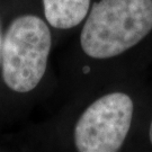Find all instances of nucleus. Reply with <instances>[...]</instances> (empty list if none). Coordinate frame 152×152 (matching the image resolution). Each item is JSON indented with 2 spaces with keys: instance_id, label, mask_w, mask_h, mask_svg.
Wrapping results in <instances>:
<instances>
[{
  "instance_id": "4",
  "label": "nucleus",
  "mask_w": 152,
  "mask_h": 152,
  "mask_svg": "<svg viewBox=\"0 0 152 152\" xmlns=\"http://www.w3.org/2000/svg\"><path fill=\"white\" fill-rule=\"evenodd\" d=\"M44 15L52 27L70 29L87 16L90 0H43Z\"/></svg>"
},
{
  "instance_id": "7",
  "label": "nucleus",
  "mask_w": 152,
  "mask_h": 152,
  "mask_svg": "<svg viewBox=\"0 0 152 152\" xmlns=\"http://www.w3.org/2000/svg\"><path fill=\"white\" fill-rule=\"evenodd\" d=\"M89 70H90V69H89V66H85V68H83V72H86V73L89 72Z\"/></svg>"
},
{
  "instance_id": "5",
  "label": "nucleus",
  "mask_w": 152,
  "mask_h": 152,
  "mask_svg": "<svg viewBox=\"0 0 152 152\" xmlns=\"http://www.w3.org/2000/svg\"><path fill=\"white\" fill-rule=\"evenodd\" d=\"M1 49H2V38H1V32H0V61H1Z\"/></svg>"
},
{
  "instance_id": "6",
  "label": "nucleus",
  "mask_w": 152,
  "mask_h": 152,
  "mask_svg": "<svg viewBox=\"0 0 152 152\" xmlns=\"http://www.w3.org/2000/svg\"><path fill=\"white\" fill-rule=\"evenodd\" d=\"M149 136H150V141H151V144H152V122H151V125H150V131H149Z\"/></svg>"
},
{
  "instance_id": "2",
  "label": "nucleus",
  "mask_w": 152,
  "mask_h": 152,
  "mask_svg": "<svg viewBox=\"0 0 152 152\" xmlns=\"http://www.w3.org/2000/svg\"><path fill=\"white\" fill-rule=\"evenodd\" d=\"M51 45L50 28L39 17L16 18L2 39L1 63L6 85L20 94L32 91L46 71Z\"/></svg>"
},
{
  "instance_id": "1",
  "label": "nucleus",
  "mask_w": 152,
  "mask_h": 152,
  "mask_svg": "<svg viewBox=\"0 0 152 152\" xmlns=\"http://www.w3.org/2000/svg\"><path fill=\"white\" fill-rule=\"evenodd\" d=\"M152 31V0H100L80 35L83 52L108 59L133 48Z\"/></svg>"
},
{
  "instance_id": "3",
  "label": "nucleus",
  "mask_w": 152,
  "mask_h": 152,
  "mask_svg": "<svg viewBox=\"0 0 152 152\" xmlns=\"http://www.w3.org/2000/svg\"><path fill=\"white\" fill-rule=\"evenodd\" d=\"M133 102L126 94L105 95L88 107L75 127V144L80 152L118 151L130 131Z\"/></svg>"
}]
</instances>
